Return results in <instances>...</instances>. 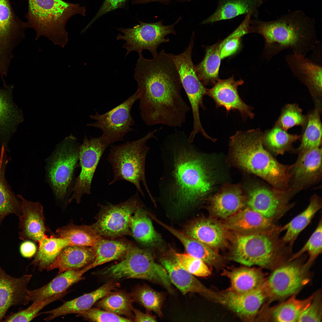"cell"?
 <instances>
[{"instance_id": "cell-25", "label": "cell", "mask_w": 322, "mask_h": 322, "mask_svg": "<svg viewBox=\"0 0 322 322\" xmlns=\"http://www.w3.org/2000/svg\"><path fill=\"white\" fill-rule=\"evenodd\" d=\"M316 292L303 300L296 298L295 293L286 301L272 306L264 303L258 311L255 321L298 322L301 314L310 304Z\"/></svg>"}, {"instance_id": "cell-52", "label": "cell", "mask_w": 322, "mask_h": 322, "mask_svg": "<svg viewBox=\"0 0 322 322\" xmlns=\"http://www.w3.org/2000/svg\"><path fill=\"white\" fill-rule=\"evenodd\" d=\"M86 319L95 322H131L128 318L99 308L92 307L78 314Z\"/></svg>"}, {"instance_id": "cell-44", "label": "cell", "mask_w": 322, "mask_h": 322, "mask_svg": "<svg viewBox=\"0 0 322 322\" xmlns=\"http://www.w3.org/2000/svg\"><path fill=\"white\" fill-rule=\"evenodd\" d=\"M97 301V306L100 308L119 315H132L133 307L131 296L124 292H112Z\"/></svg>"}, {"instance_id": "cell-40", "label": "cell", "mask_w": 322, "mask_h": 322, "mask_svg": "<svg viewBox=\"0 0 322 322\" xmlns=\"http://www.w3.org/2000/svg\"><path fill=\"white\" fill-rule=\"evenodd\" d=\"M221 58L219 43L207 47L205 56L198 64L194 65L196 75L204 85L214 84L218 79Z\"/></svg>"}, {"instance_id": "cell-15", "label": "cell", "mask_w": 322, "mask_h": 322, "mask_svg": "<svg viewBox=\"0 0 322 322\" xmlns=\"http://www.w3.org/2000/svg\"><path fill=\"white\" fill-rule=\"evenodd\" d=\"M79 147L74 137H67L59 146L50 162L48 177L58 199L64 197L71 182L79 159Z\"/></svg>"}, {"instance_id": "cell-2", "label": "cell", "mask_w": 322, "mask_h": 322, "mask_svg": "<svg viewBox=\"0 0 322 322\" xmlns=\"http://www.w3.org/2000/svg\"><path fill=\"white\" fill-rule=\"evenodd\" d=\"M252 31L260 35L264 41L262 58L267 62L287 49L304 56L315 51L320 43L314 19L297 10L269 21L251 20Z\"/></svg>"}, {"instance_id": "cell-53", "label": "cell", "mask_w": 322, "mask_h": 322, "mask_svg": "<svg viewBox=\"0 0 322 322\" xmlns=\"http://www.w3.org/2000/svg\"><path fill=\"white\" fill-rule=\"evenodd\" d=\"M322 298L320 291L316 292L310 304L301 314L298 322H321Z\"/></svg>"}, {"instance_id": "cell-39", "label": "cell", "mask_w": 322, "mask_h": 322, "mask_svg": "<svg viewBox=\"0 0 322 322\" xmlns=\"http://www.w3.org/2000/svg\"><path fill=\"white\" fill-rule=\"evenodd\" d=\"M300 138V136L289 134L275 124L271 129L263 133L262 141L266 149L273 156H277L287 151H292V143Z\"/></svg>"}, {"instance_id": "cell-19", "label": "cell", "mask_w": 322, "mask_h": 322, "mask_svg": "<svg viewBox=\"0 0 322 322\" xmlns=\"http://www.w3.org/2000/svg\"><path fill=\"white\" fill-rule=\"evenodd\" d=\"M218 293V303L226 306L242 320L248 322L255 321L258 311L267 299L264 284L243 294L237 293L228 288Z\"/></svg>"}, {"instance_id": "cell-35", "label": "cell", "mask_w": 322, "mask_h": 322, "mask_svg": "<svg viewBox=\"0 0 322 322\" xmlns=\"http://www.w3.org/2000/svg\"><path fill=\"white\" fill-rule=\"evenodd\" d=\"M315 107L306 116V122L303 127L299 146L292 152L298 154L321 147L322 143V125L320 119L321 103H315Z\"/></svg>"}, {"instance_id": "cell-37", "label": "cell", "mask_w": 322, "mask_h": 322, "mask_svg": "<svg viewBox=\"0 0 322 322\" xmlns=\"http://www.w3.org/2000/svg\"><path fill=\"white\" fill-rule=\"evenodd\" d=\"M39 243V248L31 265L42 271L47 270L53 264L61 250L70 245L68 240L53 236H47Z\"/></svg>"}, {"instance_id": "cell-28", "label": "cell", "mask_w": 322, "mask_h": 322, "mask_svg": "<svg viewBox=\"0 0 322 322\" xmlns=\"http://www.w3.org/2000/svg\"><path fill=\"white\" fill-rule=\"evenodd\" d=\"M95 257L94 246L69 245L64 248L47 271L58 269V273L80 270L91 264Z\"/></svg>"}, {"instance_id": "cell-10", "label": "cell", "mask_w": 322, "mask_h": 322, "mask_svg": "<svg viewBox=\"0 0 322 322\" xmlns=\"http://www.w3.org/2000/svg\"><path fill=\"white\" fill-rule=\"evenodd\" d=\"M180 20L179 18L174 24L168 25H164L162 20L154 23L140 21L139 24L132 28L118 29L123 34H119L117 39L126 41L122 47L127 50L126 56L131 52L136 51L139 54L145 49L154 57L158 53L159 45L170 41L166 36L170 34L176 35L174 27Z\"/></svg>"}, {"instance_id": "cell-46", "label": "cell", "mask_w": 322, "mask_h": 322, "mask_svg": "<svg viewBox=\"0 0 322 322\" xmlns=\"http://www.w3.org/2000/svg\"><path fill=\"white\" fill-rule=\"evenodd\" d=\"M252 15H245L243 21L230 35L219 43L220 55L221 59L235 53L239 46L240 38L244 35L252 32Z\"/></svg>"}, {"instance_id": "cell-23", "label": "cell", "mask_w": 322, "mask_h": 322, "mask_svg": "<svg viewBox=\"0 0 322 322\" xmlns=\"http://www.w3.org/2000/svg\"><path fill=\"white\" fill-rule=\"evenodd\" d=\"M32 277L25 275L18 278L7 274L0 267V321L14 305H25L30 301L27 286Z\"/></svg>"}, {"instance_id": "cell-18", "label": "cell", "mask_w": 322, "mask_h": 322, "mask_svg": "<svg viewBox=\"0 0 322 322\" xmlns=\"http://www.w3.org/2000/svg\"><path fill=\"white\" fill-rule=\"evenodd\" d=\"M289 171L290 188L299 192L319 182L322 177L321 147L298 154Z\"/></svg>"}, {"instance_id": "cell-12", "label": "cell", "mask_w": 322, "mask_h": 322, "mask_svg": "<svg viewBox=\"0 0 322 322\" xmlns=\"http://www.w3.org/2000/svg\"><path fill=\"white\" fill-rule=\"evenodd\" d=\"M298 192L291 188L278 190L268 183L257 184L249 191L247 203L248 207L275 222L293 207L290 201Z\"/></svg>"}, {"instance_id": "cell-1", "label": "cell", "mask_w": 322, "mask_h": 322, "mask_svg": "<svg viewBox=\"0 0 322 322\" xmlns=\"http://www.w3.org/2000/svg\"><path fill=\"white\" fill-rule=\"evenodd\" d=\"M139 55L134 77L143 120L148 126L181 127L191 108L182 97L180 78L168 53L162 49L151 59Z\"/></svg>"}, {"instance_id": "cell-9", "label": "cell", "mask_w": 322, "mask_h": 322, "mask_svg": "<svg viewBox=\"0 0 322 322\" xmlns=\"http://www.w3.org/2000/svg\"><path fill=\"white\" fill-rule=\"evenodd\" d=\"M302 255L289 261L272 270L267 277L264 285L267 295V302L282 301L298 293L310 281L311 264L304 263Z\"/></svg>"}, {"instance_id": "cell-49", "label": "cell", "mask_w": 322, "mask_h": 322, "mask_svg": "<svg viewBox=\"0 0 322 322\" xmlns=\"http://www.w3.org/2000/svg\"><path fill=\"white\" fill-rule=\"evenodd\" d=\"M306 120V116L302 113V110L296 104H288L283 108L281 114L275 123L287 131L295 126L302 127Z\"/></svg>"}, {"instance_id": "cell-41", "label": "cell", "mask_w": 322, "mask_h": 322, "mask_svg": "<svg viewBox=\"0 0 322 322\" xmlns=\"http://www.w3.org/2000/svg\"><path fill=\"white\" fill-rule=\"evenodd\" d=\"M133 213L134 215H132L130 218L129 227L134 238L145 244H152L159 241V236L141 206L137 208Z\"/></svg>"}, {"instance_id": "cell-24", "label": "cell", "mask_w": 322, "mask_h": 322, "mask_svg": "<svg viewBox=\"0 0 322 322\" xmlns=\"http://www.w3.org/2000/svg\"><path fill=\"white\" fill-rule=\"evenodd\" d=\"M18 196L21 203L19 238L39 242L47 236L43 207L39 203L27 200L21 195Z\"/></svg>"}, {"instance_id": "cell-29", "label": "cell", "mask_w": 322, "mask_h": 322, "mask_svg": "<svg viewBox=\"0 0 322 322\" xmlns=\"http://www.w3.org/2000/svg\"><path fill=\"white\" fill-rule=\"evenodd\" d=\"M245 196L239 185H228L223 187L210 199L211 210L216 216L227 219L244 205Z\"/></svg>"}, {"instance_id": "cell-43", "label": "cell", "mask_w": 322, "mask_h": 322, "mask_svg": "<svg viewBox=\"0 0 322 322\" xmlns=\"http://www.w3.org/2000/svg\"><path fill=\"white\" fill-rule=\"evenodd\" d=\"M58 237L67 239L70 245L94 246L102 237L91 225H76L72 223L58 228Z\"/></svg>"}, {"instance_id": "cell-3", "label": "cell", "mask_w": 322, "mask_h": 322, "mask_svg": "<svg viewBox=\"0 0 322 322\" xmlns=\"http://www.w3.org/2000/svg\"><path fill=\"white\" fill-rule=\"evenodd\" d=\"M259 129L238 131L230 138V145L238 164L261 178L273 188L290 189L291 165L278 162L264 147Z\"/></svg>"}, {"instance_id": "cell-58", "label": "cell", "mask_w": 322, "mask_h": 322, "mask_svg": "<svg viewBox=\"0 0 322 322\" xmlns=\"http://www.w3.org/2000/svg\"><path fill=\"white\" fill-rule=\"evenodd\" d=\"M4 152V145L2 146L1 153L0 157V174L3 165V158Z\"/></svg>"}, {"instance_id": "cell-16", "label": "cell", "mask_w": 322, "mask_h": 322, "mask_svg": "<svg viewBox=\"0 0 322 322\" xmlns=\"http://www.w3.org/2000/svg\"><path fill=\"white\" fill-rule=\"evenodd\" d=\"M111 145L101 136L88 139L85 136L80 146L79 159L81 171L77 177L70 199L80 203L82 196L91 193L92 181L97 168L104 152Z\"/></svg>"}, {"instance_id": "cell-36", "label": "cell", "mask_w": 322, "mask_h": 322, "mask_svg": "<svg viewBox=\"0 0 322 322\" xmlns=\"http://www.w3.org/2000/svg\"><path fill=\"white\" fill-rule=\"evenodd\" d=\"M322 198L314 194L310 198L306 208L290 221L281 227V231L286 230L283 241L292 246L299 234L309 224L315 214L322 207Z\"/></svg>"}, {"instance_id": "cell-30", "label": "cell", "mask_w": 322, "mask_h": 322, "mask_svg": "<svg viewBox=\"0 0 322 322\" xmlns=\"http://www.w3.org/2000/svg\"><path fill=\"white\" fill-rule=\"evenodd\" d=\"M89 270L88 266L80 270H67L58 274L44 286L29 290L30 301L38 302L67 291L69 287L83 279V274Z\"/></svg>"}, {"instance_id": "cell-56", "label": "cell", "mask_w": 322, "mask_h": 322, "mask_svg": "<svg viewBox=\"0 0 322 322\" xmlns=\"http://www.w3.org/2000/svg\"><path fill=\"white\" fill-rule=\"evenodd\" d=\"M134 320L135 322H156L155 316L148 313H144L139 310L133 308Z\"/></svg>"}, {"instance_id": "cell-6", "label": "cell", "mask_w": 322, "mask_h": 322, "mask_svg": "<svg viewBox=\"0 0 322 322\" xmlns=\"http://www.w3.org/2000/svg\"><path fill=\"white\" fill-rule=\"evenodd\" d=\"M26 15L27 28L33 29L36 40L46 37L55 45L64 47L69 39L65 26L68 20L76 14L86 15L85 7L63 0H27Z\"/></svg>"}, {"instance_id": "cell-22", "label": "cell", "mask_w": 322, "mask_h": 322, "mask_svg": "<svg viewBox=\"0 0 322 322\" xmlns=\"http://www.w3.org/2000/svg\"><path fill=\"white\" fill-rule=\"evenodd\" d=\"M161 263L166 271L171 283L183 295L189 292H196L216 302L217 292L207 288L194 275L184 269L177 260L174 254L172 257L161 259Z\"/></svg>"}, {"instance_id": "cell-8", "label": "cell", "mask_w": 322, "mask_h": 322, "mask_svg": "<svg viewBox=\"0 0 322 322\" xmlns=\"http://www.w3.org/2000/svg\"><path fill=\"white\" fill-rule=\"evenodd\" d=\"M103 275L114 279H145L163 287L170 293L174 290L164 267L155 261L149 251L131 246L121 261L101 272Z\"/></svg>"}, {"instance_id": "cell-54", "label": "cell", "mask_w": 322, "mask_h": 322, "mask_svg": "<svg viewBox=\"0 0 322 322\" xmlns=\"http://www.w3.org/2000/svg\"><path fill=\"white\" fill-rule=\"evenodd\" d=\"M127 0H105L88 27L95 21L105 14L117 9L123 7Z\"/></svg>"}, {"instance_id": "cell-57", "label": "cell", "mask_w": 322, "mask_h": 322, "mask_svg": "<svg viewBox=\"0 0 322 322\" xmlns=\"http://www.w3.org/2000/svg\"><path fill=\"white\" fill-rule=\"evenodd\" d=\"M174 0H133L135 4H142L148 3L151 2H157L162 3H167Z\"/></svg>"}, {"instance_id": "cell-21", "label": "cell", "mask_w": 322, "mask_h": 322, "mask_svg": "<svg viewBox=\"0 0 322 322\" xmlns=\"http://www.w3.org/2000/svg\"><path fill=\"white\" fill-rule=\"evenodd\" d=\"M285 58L292 75L307 87L315 103L321 102V65L305 56L292 53L287 55Z\"/></svg>"}, {"instance_id": "cell-31", "label": "cell", "mask_w": 322, "mask_h": 322, "mask_svg": "<svg viewBox=\"0 0 322 322\" xmlns=\"http://www.w3.org/2000/svg\"><path fill=\"white\" fill-rule=\"evenodd\" d=\"M262 269L241 267L223 269L221 274L229 279L231 284L229 290L237 293L243 294L255 290L264 284L267 277Z\"/></svg>"}, {"instance_id": "cell-7", "label": "cell", "mask_w": 322, "mask_h": 322, "mask_svg": "<svg viewBox=\"0 0 322 322\" xmlns=\"http://www.w3.org/2000/svg\"><path fill=\"white\" fill-rule=\"evenodd\" d=\"M158 130L150 131L139 139L111 146L106 160L111 165L113 178L109 185L119 180L126 181L134 185L137 191L144 196L141 182L154 202L147 185L145 170L146 155L150 149L147 143L151 138L157 139L155 134Z\"/></svg>"}, {"instance_id": "cell-32", "label": "cell", "mask_w": 322, "mask_h": 322, "mask_svg": "<svg viewBox=\"0 0 322 322\" xmlns=\"http://www.w3.org/2000/svg\"><path fill=\"white\" fill-rule=\"evenodd\" d=\"M224 227L216 220L202 218L189 223L184 233L211 248H218L225 241Z\"/></svg>"}, {"instance_id": "cell-13", "label": "cell", "mask_w": 322, "mask_h": 322, "mask_svg": "<svg viewBox=\"0 0 322 322\" xmlns=\"http://www.w3.org/2000/svg\"><path fill=\"white\" fill-rule=\"evenodd\" d=\"M138 196L137 193L118 204L102 205L97 221L91 227L102 237L132 236L129 219L136 209L141 206Z\"/></svg>"}, {"instance_id": "cell-4", "label": "cell", "mask_w": 322, "mask_h": 322, "mask_svg": "<svg viewBox=\"0 0 322 322\" xmlns=\"http://www.w3.org/2000/svg\"><path fill=\"white\" fill-rule=\"evenodd\" d=\"M188 143L181 141L174 147L173 181L169 191L180 208L194 204L208 194L212 188L203 161L191 148V143Z\"/></svg>"}, {"instance_id": "cell-50", "label": "cell", "mask_w": 322, "mask_h": 322, "mask_svg": "<svg viewBox=\"0 0 322 322\" xmlns=\"http://www.w3.org/2000/svg\"><path fill=\"white\" fill-rule=\"evenodd\" d=\"M322 221L321 218L315 230L302 248L296 253L293 254L290 261L300 257L307 252L309 256L306 262L312 265L322 251Z\"/></svg>"}, {"instance_id": "cell-14", "label": "cell", "mask_w": 322, "mask_h": 322, "mask_svg": "<svg viewBox=\"0 0 322 322\" xmlns=\"http://www.w3.org/2000/svg\"><path fill=\"white\" fill-rule=\"evenodd\" d=\"M138 98L136 91L125 101L105 113L100 114L95 111L94 114L89 116L95 122L87 125L100 130L102 132L101 136L111 144L122 141L127 134L134 131L131 128L135 121L131 115V110Z\"/></svg>"}, {"instance_id": "cell-38", "label": "cell", "mask_w": 322, "mask_h": 322, "mask_svg": "<svg viewBox=\"0 0 322 322\" xmlns=\"http://www.w3.org/2000/svg\"><path fill=\"white\" fill-rule=\"evenodd\" d=\"M12 86L0 89V135L12 134L22 120L21 112L12 101Z\"/></svg>"}, {"instance_id": "cell-17", "label": "cell", "mask_w": 322, "mask_h": 322, "mask_svg": "<svg viewBox=\"0 0 322 322\" xmlns=\"http://www.w3.org/2000/svg\"><path fill=\"white\" fill-rule=\"evenodd\" d=\"M27 28L15 14L10 0H0V68L9 66L15 47L25 38Z\"/></svg>"}, {"instance_id": "cell-42", "label": "cell", "mask_w": 322, "mask_h": 322, "mask_svg": "<svg viewBox=\"0 0 322 322\" xmlns=\"http://www.w3.org/2000/svg\"><path fill=\"white\" fill-rule=\"evenodd\" d=\"M124 241L101 237L94 246L95 257L89 266L91 269L104 263L123 258L131 246Z\"/></svg>"}, {"instance_id": "cell-45", "label": "cell", "mask_w": 322, "mask_h": 322, "mask_svg": "<svg viewBox=\"0 0 322 322\" xmlns=\"http://www.w3.org/2000/svg\"><path fill=\"white\" fill-rule=\"evenodd\" d=\"M132 297L147 310L154 312L159 316L162 315V307L164 295L150 287L144 285L137 287L133 292Z\"/></svg>"}, {"instance_id": "cell-26", "label": "cell", "mask_w": 322, "mask_h": 322, "mask_svg": "<svg viewBox=\"0 0 322 322\" xmlns=\"http://www.w3.org/2000/svg\"><path fill=\"white\" fill-rule=\"evenodd\" d=\"M118 286L117 283L110 281L95 291L65 302L55 309L39 313V315L48 314V315L44 320L48 321L61 316L71 314H78L91 308L98 301Z\"/></svg>"}, {"instance_id": "cell-20", "label": "cell", "mask_w": 322, "mask_h": 322, "mask_svg": "<svg viewBox=\"0 0 322 322\" xmlns=\"http://www.w3.org/2000/svg\"><path fill=\"white\" fill-rule=\"evenodd\" d=\"M243 83L242 80H235L233 77L219 79L212 88L207 89L206 95L213 99L217 107H224L228 111L237 110L245 121L248 118H253L255 115L253 107L243 102L239 94L238 88Z\"/></svg>"}, {"instance_id": "cell-33", "label": "cell", "mask_w": 322, "mask_h": 322, "mask_svg": "<svg viewBox=\"0 0 322 322\" xmlns=\"http://www.w3.org/2000/svg\"><path fill=\"white\" fill-rule=\"evenodd\" d=\"M152 219L176 237L181 242L187 253L201 259L217 270L223 266L220 256L209 247L198 240L164 223L155 216Z\"/></svg>"}, {"instance_id": "cell-55", "label": "cell", "mask_w": 322, "mask_h": 322, "mask_svg": "<svg viewBox=\"0 0 322 322\" xmlns=\"http://www.w3.org/2000/svg\"><path fill=\"white\" fill-rule=\"evenodd\" d=\"M35 244L30 241H25L21 244L20 251L21 255L25 258H30L34 255L36 251Z\"/></svg>"}, {"instance_id": "cell-48", "label": "cell", "mask_w": 322, "mask_h": 322, "mask_svg": "<svg viewBox=\"0 0 322 322\" xmlns=\"http://www.w3.org/2000/svg\"><path fill=\"white\" fill-rule=\"evenodd\" d=\"M68 292L67 291L40 302H33L26 309L10 315L5 318L4 321H30L38 315L40 311L44 307L52 302L61 299Z\"/></svg>"}, {"instance_id": "cell-11", "label": "cell", "mask_w": 322, "mask_h": 322, "mask_svg": "<svg viewBox=\"0 0 322 322\" xmlns=\"http://www.w3.org/2000/svg\"><path fill=\"white\" fill-rule=\"evenodd\" d=\"M195 35L193 32L188 46L182 53L175 55L168 53L178 73L183 88L189 100L192 111L193 124H201L199 108L204 110L203 98L207 89L198 78L194 69L192 53Z\"/></svg>"}, {"instance_id": "cell-47", "label": "cell", "mask_w": 322, "mask_h": 322, "mask_svg": "<svg viewBox=\"0 0 322 322\" xmlns=\"http://www.w3.org/2000/svg\"><path fill=\"white\" fill-rule=\"evenodd\" d=\"M3 167L0 174V223L5 217L11 214L19 216L21 214V203L8 188L4 177Z\"/></svg>"}, {"instance_id": "cell-51", "label": "cell", "mask_w": 322, "mask_h": 322, "mask_svg": "<svg viewBox=\"0 0 322 322\" xmlns=\"http://www.w3.org/2000/svg\"><path fill=\"white\" fill-rule=\"evenodd\" d=\"M174 255L182 267L192 275L201 277L210 275L211 272L203 261L188 253L174 252Z\"/></svg>"}, {"instance_id": "cell-5", "label": "cell", "mask_w": 322, "mask_h": 322, "mask_svg": "<svg viewBox=\"0 0 322 322\" xmlns=\"http://www.w3.org/2000/svg\"><path fill=\"white\" fill-rule=\"evenodd\" d=\"M281 227L264 231L238 236L230 258L248 267L257 265L273 270L288 261L292 246L279 235Z\"/></svg>"}, {"instance_id": "cell-34", "label": "cell", "mask_w": 322, "mask_h": 322, "mask_svg": "<svg viewBox=\"0 0 322 322\" xmlns=\"http://www.w3.org/2000/svg\"><path fill=\"white\" fill-rule=\"evenodd\" d=\"M217 7L213 13L203 20L202 24L230 19L238 16L257 14L262 0H218Z\"/></svg>"}, {"instance_id": "cell-27", "label": "cell", "mask_w": 322, "mask_h": 322, "mask_svg": "<svg viewBox=\"0 0 322 322\" xmlns=\"http://www.w3.org/2000/svg\"><path fill=\"white\" fill-rule=\"evenodd\" d=\"M223 226L227 229L247 234L267 231L279 226L248 207L227 218Z\"/></svg>"}]
</instances>
